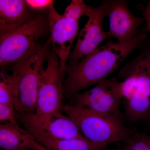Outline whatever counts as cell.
<instances>
[{"label":"cell","mask_w":150,"mask_h":150,"mask_svg":"<svg viewBox=\"0 0 150 150\" xmlns=\"http://www.w3.org/2000/svg\"><path fill=\"white\" fill-rule=\"evenodd\" d=\"M109 19V37L120 43L131 41L139 32V28L145 21L131 12L127 1L108 0L107 15Z\"/></svg>","instance_id":"obj_11"},{"label":"cell","mask_w":150,"mask_h":150,"mask_svg":"<svg viewBox=\"0 0 150 150\" xmlns=\"http://www.w3.org/2000/svg\"><path fill=\"white\" fill-rule=\"evenodd\" d=\"M51 46L59 57L60 71L65 77L67 63L78 32L79 21L59 14L53 3L48 11Z\"/></svg>","instance_id":"obj_9"},{"label":"cell","mask_w":150,"mask_h":150,"mask_svg":"<svg viewBox=\"0 0 150 150\" xmlns=\"http://www.w3.org/2000/svg\"><path fill=\"white\" fill-rule=\"evenodd\" d=\"M40 79L35 113L48 114L61 110L64 77L60 71L59 57L52 48Z\"/></svg>","instance_id":"obj_5"},{"label":"cell","mask_w":150,"mask_h":150,"mask_svg":"<svg viewBox=\"0 0 150 150\" xmlns=\"http://www.w3.org/2000/svg\"><path fill=\"white\" fill-rule=\"evenodd\" d=\"M26 4L30 10L37 11H48L54 1L51 0H26Z\"/></svg>","instance_id":"obj_19"},{"label":"cell","mask_w":150,"mask_h":150,"mask_svg":"<svg viewBox=\"0 0 150 150\" xmlns=\"http://www.w3.org/2000/svg\"><path fill=\"white\" fill-rule=\"evenodd\" d=\"M0 147L4 150H47L18 123L0 125Z\"/></svg>","instance_id":"obj_13"},{"label":"cell","mask_w":150,"mask_h":150,"mask_svg":"<svg viewBox=\"0 0 150 150\" xmlns=\"http://www.w3.org/2000/svg\"><path fill=\"white\" fill-rule=\"evenodd\" d=\"M150 117V108L149 110V113H148V115L147 116V118H149V117Z\"/></svg>","instance_id":"obj_21"},{"label":"cell","mask_w":150,"mask_h":150,"mask_svg":"<svg viewBox=\"0 0 150 150\" xmlns=\"http://www.w3.org/2000/svg\"><path fill=\"white\" fill-rule=\"evenodd\" d=\"M18 82L14 73L8 74L6 70L1 69L0 103L11 105L17 110L18 106Z\"/></svg>","instance_id":"obj_15"},{"label":"cell","mask_w":150,"mask_h":150,"mask_svg":"<svg viewBox=\"0 0 150 150\" xmlns=\"http://www.w3.org/2000/svg\"><path fill=\"white\" fill-rule=\"evenodd\" d=\"M49 29L48 14L33 16L23 25L0 36V66L5 69L25 59L40 45Z\"/></svg>","instance_id":"obj_3"},{"label":"cell","mask_w":150,"mask_h":150,"mask_svg":"<svg viewBox=\"0 0 150 150\" xmlns=\"http://www.w3.org/2000/svg\"><path fill=\"white\" fill-rule=\"evenodd\" d=\"M0 121L1 124L18 123L16 110L13 106L0 103Z\"/></svg>","instance_id":"obj_18"},{"label":"cell","mask_w":150,"mask_h":150,"mask_svg":"<svg viewBox=\"0 0 150 150\" xmlns=\"http://www.w3.org/2000/svg\"><path fill=\"white\" fill-rule=\"evenodd\" d=\"M33 150V149H30V150Z\"/></svg>","instance_id":"obj_25"},{"label":"cell","mask_w":150,"mask_h":150,"mask_svg":"<svg viewBox=\"0 0 150 150\" xmlns=\"http://www.w3.org/2000/svg\"><path fill=\"white\" fill-rule=\"evenodd\" d=\"M103 150H116L115 149H103Z\"/></svg>","instance_id":"obj_22"},{"label":"cell","mask_w":150,"mask_h":150,"mask_svg":"<svg viewBox=\"0 0 150 150\" xmlns=\"http://www.w3.org/2000/svg\"><path fill=\"white\" fill-rule=\"evenodd\" d=\"M143 13L144 18L146 23V29L150 35V1L144 8Z\"/></svg>","instance_id":"obj_20"},{"label":"cell","mask_w":150,"mask_h":150,"mask_svg":"<svg viewBox=\"0 0 150 150\" xmlns=\"http://www.w3.org/2000/svg\"><path fill=\"white\" fill-rule=\"evenodd\" d=\"M108 6V1H103L98 7L89 6L85 15L88 20L79 33L76 44L69 56L67 66L76 64L109 37L103 26V20L107 15Z\"/></svg>","instance_id":"obj_6"},{"label":"cell","mask_w":150,"mask_h":150,"mask_svg":"<svg viewBox=\"0 0 150 150\" xmlns=\"http://www.w3.org/2000/svg\"><path fill=\"white\" fill-rule=\"evenodd\" d=\"M123 150H129V149H128V148H127L126 147H125V148H124V149H123Z\"/></svg>","instance_id":"obj_23"},{"label":"cell","mask_w":150,"mask_h":150,"mask_svg":"<svg viewBox=\"0 0 150 150\" xmlns=\"http://www.w3.org/2000/svg\"><path fill=\"white\" fill-rule=\"evenodd\" d=\"M51 39L40 44L25 59L5 68L14 73L18 82V113H33L36 110L39 81L44 71V63L51 50Z\"/></svg>","instance_id":"obj_4"},{"label":"cell","mask_w":150,"mask_h":150,"mask_svg":"<svg viewBox=\"0 0 150 150\" xmlns=\"http://www.w3.org/2000/svg\"><path fill=\"white\" fill-rule=\"evenodd\" d=\"M129 150H150V136L140 132L132 133L126 140Z\"/></svg>","instance_id":"obj_16"},{"label":"cell","mask_w":150,"mask_h":150,"mask_svg":"<svg viewBox=\"0 0 150 150\" xmlns=\"http://www.w3.org/2000/svg\"><path fill=\"white\" fill-rule=\"evenodd\" d=\"M149 118V122L150 123V117H149V118Z\"/></svg>","instance_id":"obj_24"},{"label":"cell","mask_w":150,"mask_h":150,"mask_svg":"<svg viewBox=\"0 0 150 150\" xmlns=\"http://www.w3.org/2000/svg\"><path fill=\"white\" fill-rule=\"evenodd\" d=\"M138 77L137 92L126 101V113L130 121L147 117L150 108V43L134 60Z\"/></svg>","instance_id":"obj_10"},{"label":"cell","mask_w":150,"mask_h":150,"mask_svg":"<svg viewBox=\"0 0 150 150\" xmlns=\"http://www.w3.org/2000/svg\"><path fill=\"white\" fill-rule=\"evenodd\" d=\"M28 131L38 143L48 150H100L106 147L91 142L85 137L72 139H56L35 131Z\"/></svg>","instance_id":"obj_14"},{"label":"cell","mask_w":150,"mask_h":150,"mask_svg":"<svg viewBox=\"0 0 150 150\" xmlns=\"http://www.w3.org/2000/svg\"><path fill=\"white\" fill-rule=\"evenodd\" d=\"M33 16L25 1L1 0L0 36L23 25Z\"/></svg>","instance_id":"obj_12"},{"label":"cell","mask_w":150,"mask_h":150,"mask_svg":"<svg viewBox=\"0 0 150 150\" xmlns=\"http://www.w3.org/2000/svg\"><path fill=\"white\" fill-rule=\"evenodd\" d=\"M89 6L83 0H72L65 10L63 14L67 17L79 21L81 17L85 15Z\"/></svg>","instance_id":"obj_17"},{"label":"cell","mask_w":150,"mask_h":150,"mask_svg":"<svg viewBox=\"0 0 150 150\" xmlns=\"http://www.w3.org/2000/svg\"><path fill=\"white\" fill-rule=\"evenodd\" d=\"M61 110L72 120L87 139L105 146L126 141L133 133L123 125L121 118L115 115L73 104L63 105Z\"/></svg>","instance_id":"obj_2"},{"label":"cell","mask_w":150,"mask_h":150,"mask_svg":"<svg viewBox=\"0 0 150 150\" xmlns=\"http://www.w3.org/2000/svg\"><path fill=\"white\" fill-rule=\"evenodd\" d=\"M141 29L128 43L111 40L98 47L74 66H67L64 84V96L71 98L81 91L106 79L130 54L142 46L147 36Z\"/></svg>","instance_id":"obj_1"},{"label":"cell","mask_w":150,"mask_h":150,"mask_svg":"<svg viewBox=\"0 0 150 150\" xmlns=\"http://www.w3.org/2000/svg\"><path fill=\"white\" fill-rule=\"evenodd\" d=\"M16 117L28 131L59 139L84 137L72 120L61 110L48 114L18 113Z\"/></svg>","instance_id":"obj_7"},{"label":"cell","mask_w":150,"mask_h":150,"mask_svg":"<svg viewBox=\"0 0 150 150\" xmlns=\"http://www.w3.org/2000/svg\"><path fill=\"white\" fill-rule=\"evenodd\" d=\"M71 99L73 104L122 118V98L117 79H106L87 91L76 94Z\"/></svg>","instance_id":"obj_8"}]
</instances>
